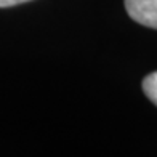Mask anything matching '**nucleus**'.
Segmentation results:
<instances>
[{
  "mask_svg": "<svg viewBox=\"0 0 157 157\" xmlns=\"http://www.w3.org/2000/svg\"><path fill=\"white\" fill-rule=\"evenodd\" d=\"M125 8L133 21L157 29V0H125Z\"/></svg>",
  "mask_w": 157,
  "mask_h": 157,
  "instance_id": "nucleus-1",
  "label": "nucleus"
},
{
  "mask_svg": "<svg viewBox=\"0 0 157 157\" xmlns=\"http://www.w3.org/2000/svg\"><path fill=\"white\" fill-rule=\"evenodd\" d=\"M29 0H0V8H6V6H15L19 3H26Z\"/></svg>",
  "mask_w": 157,
  "mask_h": 157,
  "instance_id": "nucleus-3",
  "label": "nucleus"
},
{
  "mask_svg": "<svg viewBox=\"0 0 157 157\" xmlns=\"http://www.w3.org/2000/svg\"><path fill=\"white\" fill-rule=\"evenodd\" d=\"M143 90H144L146 96L157 106V72L149 74L143 80Z\"/></svg>",
  "mask_w": 157,
  "mask_h": 157,
  "instance_id": "nucleus-2",
  "label": "nucleus"
}]
</instances>
